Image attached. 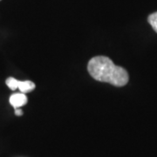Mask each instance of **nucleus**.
Returning <instances> with one entry per match:
<instances>
[{"mask_svg":"<svg viewBox=\"0 0 157 157\" xmlns=\"http://www.w3.org/2000/svg\"><path fill=\"white\" fill-rule=\"evenodd\" d=\"M0 1H1V0H0Z\"/></svg>","mask_w":157,"mask_h":157,"instance_id":"0eeeda50","label":"nucleus"},{"mask_svg":"<svg viewBox=\"0 0 157 157\" xmlns=\"http://www.w3.org/2000/svg\"><path fill=\"white\" fill-rule=\"evenodd\" d=\"M147 21L152 26V28L155 30V32L157 33V11L155 13H152L151 15L148 16Z\"/></svg>","mask_w":157,"mask_h":157,"instance_id":"20e7f679","label":"nucleus"},{"mask_svg":"<svg viewBox=\"0 0 157 157\" xmlns=\"http://www.w3.org/2000/svg\"><path fill=\"white\" fill-rule=\"evenodd\" d=\"M87 70L95 80L106 82L114 86H123L128 84L129 76L126 69L116 66L106 56H96L88 62Z\"/></svg>","mask_w":157,"mask_h":157,"instance_id":"f257e3e1","label":"nucleus"},{"mask_svg":"<svg viewBox=\"0 0 157 157\" xmlns=\"http://www.w3.org/2000/svg\"><path fill=\"white\" fill-rule=\"evenodd\" d=\"M35 84L33 81L30 80H25V81H20L18 80V89L20 90L21 93H29L32 92L33 90L35 89Z\"/></svg>","mask_w":157,"mask_h":157,"instance_id":"7ed1b4c3","label":"nucleus"},{"mask_svg":"<svg viewBox=\"0 0 157 157\" xmlns=\"http://www.w3.org/2000/svg\"><path fill=\"white\" fill-rule=\"evenodd\" d=\"M15 114L17 115V116H21L23 114V111L20 109V107L19 108H15Z\"/></svg>","mask_w":157,"mask_h":157,"instance_id":"423d86ee","label":"nucleus"},{"mask_svg":"<svg viewBox=\"0 0 157 157\" xmlns=\"http://www.w3.org/2000/svg\"><path fill=\"white\" fill-rule=\"evenodd\" d=\"M10 103L14 108H19L27 103V97L24 93L14 94L10 97Z\"/></svg>","mask_w":157,"mask_h":157,"instance_id":"f03ea898","label":"nucleus"},{"mask_svg":"<svg viewBox=\"0 0 157 157\" xmlns=\"http://www.w3.org/2000/svg\"><path fill=\"white\" fill-rule=\"evenodd\" d=\"M6 83L7 86L11 90H16L18 87V80L15 78H12V77L8 78L6 79Z\"/></svg>","mask_w":157,"mask_h":157,"instance_id":"39448f33","label":"nucleus"}]
</instances>
